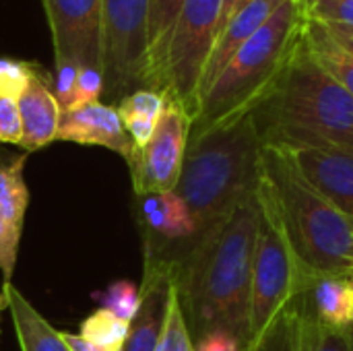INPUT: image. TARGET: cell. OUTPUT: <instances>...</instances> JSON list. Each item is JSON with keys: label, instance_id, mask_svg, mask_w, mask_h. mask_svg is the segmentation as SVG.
Wrapping results in <instances>:
<instances>
[{"label": "cell", "instance_id": "1", "mask_svg": "<svg viewBox=\"0 0 353 351\" xmlns=\"http://www.w3.org/2000/svg\"><path fill=\"white\" fill-rule=\"evenodd\" d=\"M259 221L254 190L207 230L174 267V285L192 341L211 331H228L246 348Z\"/></svg>", "mask_w": 353, "mask_h": 351}, {"label": "cell", "instance_id": "2", "mask_svg": "<svg viewBox=\"0 0 353 351\" xmlns=\"http://www.w3.org/2000/svg\"><path fill=\"white\" fill-rule=\"evenodd\" d=\"M263 149L265 137L254 110L201 134H190L176 192L194 217L196 240L254 194Z\"/></svg>", "mask_w": 353, "mask_h": 351}, {"label": "cell", "instance_id": "3", "mask_svg": "<svg viewBox=\"0 0 353 351\" xmlns=\"http://www.w3.org/2000/svg\"><path fill=\"white\" fill-rule=\"evenodd\" d=\"M254 116L265 143L353 149V97L316 64L302 37Z\"/></svg>", "mask_w": 353, "mask_h": 351}, {"label": "cell", "instance_id": "4", "mask_svg": "<svg viewBox=\"0 0 353 351\" xmlns=\"http://www.w3.org/2000/svg\"><path fill=\"white\" fill-rule=\"evenodd\" d=\"M263 172L273 184L292 246L312 275H353V219L321 194L300 172L292 153L265 143Z\"/></svg>", "mask_w": 353, "mask_h": 351}, {"label": "cell", "instance_id": "5", "mask_svg": "<svg viewBox=\"0 0 353 351\" xmlns=\"http://www.w3.org/2000/svg\"><path fill=\"white\" fill-rule=\"evenodd\" d=\"M304 27L300 0L283 2L273 17L242 43L199 101L190 134L250 114L267 97L290 62Z\"/></svg>", "mask_w": 353, "mask_h": 351}, {"label": "cell", "instance_id": "6", "mask_svg": "<svg viewBox=\"0 0 353 351\" xmlns=\"http://www.w3.org/2000/svg\"><path fill=\"white\" fill-rule=\"evenodd\" d=\"M256 201L261 221L252 261L250 323L244 351H261L269 343L285 310L312 281V275L304 269L292 246L273 184L263 172V166L256 184Z\"/></svg>", "mask_w": 353, "mask_h": 351}, {"label": "cell", "instance_id": "7", "mask_svg": "<svg viewBox=\"0 0 353 351\" xmlns=\"http://www.w3.org/2000/svg\"><path fill=\"white\" fill-rule=\"evenodd\" d=\"M223 0H184L170 39L161 93L176 99L194 120L207 60L219 35Z\"/></svg>", "mask_w": 353, "mask_h": 351}, {"label": "cell", "instance_id": "8", "mask_svg": "<svg viewBox=\"0 0 353 351\" xmlns=\"http://www.w3.org/2000/svg\"><path fill=\"white\" fill-rule=\"evenodd\" d=\"M149 0H101L103 95L114 101L147 89Z\"/></svg>", "mask_w": 353, "mask_h": 351}, {"label": "cell", "instance_id": "9", "mask_svg": "<svg viewBox=\"0 0 353 351\" xmlns=\"http://www.w3.org/2000/svg\"><path fill=\"white\" fill-rule=\"evenodd\" d=\"M134 221L143 240L145 265H161L172 271L199 236L194 217L176 190L134 194Z\"/></svg>", "mask_w": 353, "mask_h": 351}, {"label": "cell", "instance_id": "10", "mask_svg": "<svg viewBox=\"0 0 353 351\" xmlns=\"http://www.w3.org/2000/svg\"><path fill=\"white\" fill-rule=\"evenodd\" d=\"M190 126L192 118L188 112L176 99L165 95V108L151 141L126 161L134 194L176 190L190 139Z\"/></svg>", "mask_w": 353, "mask_h": 351}, {"label": "cell", "instance_id": "11", "mask_svg": "<svg viewBox=\"0 0 353 351\" xmlns=\"http://www.w3.org/2000/svg\"><path fill=\"white\" fill-rule=\"evenodd\" d=\"M52 31L54 66L72 62L103 72L101 0H41Z\"/></svg>", "mask_w": 353, "mask_h": 351}, {"label": "cell", "instance_id": "12", "mask_svg": "<svg viewBox=\"0 0 353 351\" xmlns=\"http://www.w3.org/2000/svg\"><path fill=\"white\" fill-rule=\"evenodd\" d=\"M285 149L304 178L353 219V149L306 145Z\"/></svg>", "mask_w": 353, "mask_h": 351}, {"label": "cell", "instance_id": "13", "mask_svg": "<svg viewBox=\"0 0 353 351\" xmlns=\"http://www.w3.org/2000/svg\"><path fill=\"white\" fill-rule=\"evenodd\" d=\"M56 141H68L79 145L105 147L118 153L124 161H130L137 153L116 106L93 101L62 112Z\"/></svg>", "mask_w": 353, "mask_h": 351}, {"label": "cell", "instance_id": "14", "mask_svg": "<svg viewBox=\"0 0 353 351\" xmlns=\"http://www.w3.org/2000/svg\"><path fill=\"white\" fill-rule=\"evenodd\" d=\"M172 285V269L161 265L143 267V281L139 288L141 308L130 323V331L122 351H157Z\"/></svg>", "mask_w": 353, "mask_h": 351}, {"label": "cell", "instance_id": "15", "mask_svg": "<svg viewBox=\"0 0 353 351\" xmlns=\"http://www.w3.org/2000/svg\"><path fill=\"white\" fill-rule=\"evenodd\" d=\"M277 329L283 351H353V327L335 329L321 323L306 292L292 302Z\"/></svg>", "mask_w": 353, "mask_h": 351}, {"label": "cell", "instance_id": "16", "mask_svg": "<svg viewBox=\"0 0 353 351\" xmlns=\"http://www.w3.org/2000/svg\"><path fill=\"white\" fill-rule=\"evenodd\" d=\"M19 116H21V149L29 155L52 141H56L62 108L50 87V77L41 70V66L35 68V74L31 77L27 89L17 99Z\"/></svg>", "mask_w": 353, "mask_h": 351}, {"label": "cell", "instance_id": "17", "mask_svg": "<svg viewBox=\"0 0 353 351\" xmlns=\"http://www.w3.org/2000/svg\"><path fill=\"white\" fill-rule=\"evenodd\" d=\"M283 2H288V0H250L228 21V25L219 33V37L211 50V56L207 60L203 81H201L199 101H201L203 93L211 87V83L217 79V74L223 70V66L230 62V58L236 54V50L242 43H246L273 17V12Z\"/></svg>", "mask_w": 353, "mask_h": 351}, {"label": "cell", "instance_id": "18", "mask_svg": "<svg viewBox=\"0 0 353 351\" xmlns=\"http://www.w3.org/2000/svg\"><path fill=\"white\" fill-rule=\"evenodd\" d=\"M0 296L4 308L10 312L21 351H70L62 333L56 331L14 285H2Z\"/></svg>", "mask_w": 353, "mask_h": 351}, {"label": "cell", "instance_id": "19", "mask_svg": "<svg viewBox=\"0 0 353 351\" xmlns=\"http://www.w3.org/2000/svg\"><path fill=\"white\" fill-rule=\"evenodd\" d=\"M306 294L321 323L335 329L353 327V275L312 277Z\"/></svg>", "mask_w": 353, "mask_h": 351}, {"label": "cell", "instance_id": "20", "mask_svg": "<svg viewBox=\"0 0 353 351\" xmlns=\"http://www.w3.org/2000/svg\"><path fill=\"white\" fill-rule=\"evenodd\" d=\"M184 0H149V19H147V89L161 93V79L170 39L174 33L176 19Z\"/></svg>", "mask_w": 353, "mask_h": 351}, {"label": "cell", "instance_id": "21", "mask_svg": "<svg viewBox=\"0 0 353 351\" xmlns=\"http://www.w3.org/2000/svg\"><path fill=\"white\" fill-rule=\"evenodd\" d=\"M302 39L308 54L316 60V64L333 77L353 97V56L341 48L325 29L323 23L304 19Z\"/></svg>", "mask_w": 353, "mask_h": 351}, {"label": "cell", "instance_id": "22", "mask_svg": "<svg viewBox=\"0 0 353 351\" xmlns=\"http://www.w3.org/2000/svg\"><path fill=\"white\" fill-rule=\"evenodd\" d=\"M27 153L0 161V215L23 230L29 207V188L25 182Z\"/></svg>", "mask_w": 353, "mask_h": 351}, {"label": "cell", "instance_id": "23", "mask_svg": "<svg viewBox=\"0 0 353 351\" xmlns=\"http://www.w3.org/2000/svg\"><path fill=\"white\" fill-rule=\"evenodd\" d=\"M130 331V323L118 319L105 308L93 310L81 323V337L101 351H122Z\"/></svg>", "mask_w": 353, "mask_h": 351}, {"label": "cell", "instance_id": "24", "mask_svg": "<svg viewBox=\"0 0 353 351\" xmlns=\"http://www.w3.org/2000/svg\"><path fill=\"white\" fill-rule=\"evenodd\" d=\"M93 298L101 304L99 308H105L118 319L128 321V323H132V319L137 317L141 308V290L137 283L128 279L112 281L103 292L93 294Z\"/></svg>", "mask_w": 353, "mask_h": 351}, {"label": "cell", "instance_id": "25", "mask_svg": "<svg viewBox=\"0 0 353 351\" xmlns=\"http://www.w3.org/2000/svg\"><path fill=\"white\" fill-rule=\"evenodd\" d=\"M157 351H196L194 350V341L188 333L182 308H180L176 285H172V290H170L165 323H163V331H161Z\"/></svg>", "mask_w": 353, "mask_h": 351}, {"label": "cell", "instance_id": "26", "mask_svg": "<svg viewBox=\"0 0 353 351\" xmlns=\"http://www.w3.org/2000/svg\"><path fill=\"white\" fill-rule=\"evenodd\" d=\"M163 108H165V93L153 89H137L130 95L122 97L116 106L120 120H128V118L159 120Z\"/></svg>", "mask_w": 353, "mask_h": 351}, {"label": "cell", "instance_id": "27", "mask_svg": "<svg viewBox=\"0 0 353 351\" xmlns=\"http://www.w3.org/2000/svg\"><path fill=\"white\" fill-rule=\"evenodd\" d=\"M304 19L327 25H353V0H300Z\"/></svg>", "mask_w": 353, "mask_h": 351}, {"label": "cell", "instance_id": "28", "mask_svg": "<svg viewBox=\"0 0 353 351\" xmlns=\"http://www.w3.org/2000/svg\"><path fill=\"white\" fill-rule=\"evenodd\" d=\"M37 64L14 60V58H0V97L19 99L27 89L31 77L35 74Z\"/></svg>", "mask_w": 353, "mask_h": 351}, {"label": "cell", "instance_id": "29", "mask_svg": "<svg viewBox=\"0 0 353 351\" xmlns=\"http://www.w3.org/2000/svg\"><path fill=\"white\" fill-rule=\"evenodd\" d=\"M21 232L10 221H6L0 215V273H2V285H12V275L17 269V257H19V242Z\"/></svg>", "mask_w": 353, "mask_h": 351}, {"label": "cell", "instance_id": "30", "mask_svg": "<svg viewBox=\"0 0 353 351\" xmlns=\"http://www.w3.org/2000/svg\"><path fill=\"white\" fill-rule=\"evenodd\" d=\"M105 83H103V72L97 68H89V66H81L79 74H77V87H74V101L72 108L85 106V103H93L99 101V97L103 95ZM70 108V110H72Z\"/></svg>", "mask_w": 353, "mask_h": 351}, {"label": "cell", "instance_id": "31", "mask_svg": "<svg viewBox=\"0 0 353 351\" xmlns=\"http://www.w3.org/2000/svg\"><path fill=\"white\" fill-rule=\"evenodd\" d=\"M23 128L14 99L0 97V145H21Z\"/></svg>", "mask_w": 353, "mask_h": 351}, {"label": "cell", "instance_id": "32", "mask_svg": "<svg viewBox=\"0 0 353 351\" xmlns=\"http://www.w3.org/2000/svg\"><path fill=\"white\" fill-rule=\"evenodd\" d=\"M196 351H244L242 341L228 331H211L194 341Z\"/></svg>", "mask_w": 353, "mask_h": 351}, {"label": "cell", "instance_id": "33", "mask_svg": "<svg viewBox=\"0 0 353 351\" xmlns=\"http://www.w3.org/2000/svg\"><path fill=\"white\" fill-rule=\"evenodd\" d=\"M323 25L329 31V35L353 56V25Z\"/></svg>", "mask_w": 353, "mask_h": 351}, {"label": "cell", "instance_id": "34", "mask_svg": "<svg viewBox=\"0 0 353 351\" xmlns=\"http://www.w3.org/2000/svg\"><path fill=\"white\" fill-rule=\"evenodd\" d=\"M246 2H250V0H223V4H221V21H219V33L223 31V27L228 25V21L246 4ZM219 37V35H217Z\"/></svg>", "mask_w": 353, "mask_h": 351}, {"label": "cell", "instance_id": "35", "mask_svg": "<svg viewBox=\"0 0 353 351\" xmlns=\"http://www.w3.org/2000/svg\"><path fill=\"white\" fill-rule=\"evenodd\" d=\"M66 345L70 348V351H101L99 348L91 345L87 339H83L81 335H74V333H62Z\"/></svg>", "mask_w": 353, "mask_h": 351}, {"label": "cell", "instance_id": "36", "mask_svg": "<svg viewBox=\"0 0 353 351\" xmlns=\"http://www.w3.org/2000/svg\"><path fill=\"white\" fill-rule=\"evenodd\" d=\"M4 308V300H2V296H0V310Z\"/></svg>", "mask_w": 353, "mask_h": 351}]
</instances>
